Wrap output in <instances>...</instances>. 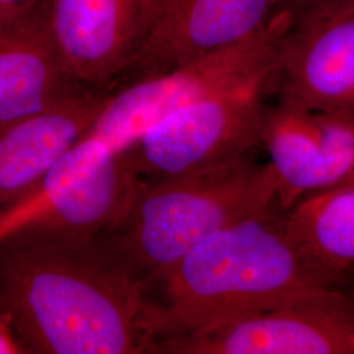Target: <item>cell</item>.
Here are the masks:
<instances>
[{
  "instance_id": "obj_1",
  "label": "cell",
  "mask_w": 354,
  "mask_h": 354,
  "mask_svg": "<svg viewBox=\"0 0 354 354\" xmlns=\"http://www.w3.org/2000/svg\"><path fill=\"white\" fill-rule=\"evenodd\" d=\"M150 295L105 234L28 232L0 245V311L28 352L151 353Z\"/></svg>"
},
{
  "instance_id": "obj_2",
  "label": "cell",
  "mask_w": 354,
  "mask_h": 354,
  "mask_svg": "<svg viewBox=\"0 0 354 354\" xmlns=\"http://www.w3.org/2000/svg\"><path fill=\"white\" fill-rule=\"evenodd\" d=\"M155 285L162 297L151 298L152 346L225 319L342 288L304 250L279 206L216 231Z\"/></svg>"
},
{
  "instance_id": "obj_3",
  "label": "cell",
  "mask_w": 354,
  "mask_h": 354,
  "mask_svg": "<svg viewBox=\"0 0 354 354\" xmlns=\"http://www.w3.org/2000/svg\"><path fill=\"white\" fill-rule=\"evenodd\" d=\"M276 206L272 165L248 156L190 176L140 178L127 214L105 236L152 286L216 231Z\"/></svg>"
},
{
  "instance_id": "obj_4",
  "label": "cell",
  "mask_w": 354,
  "mask_h": 354,
  "mask_svg": "<svg viewBox=\"0 0 354 354\" xmlns=\"http://www.w3.org/2000/svg\"><path fill=\"white\" fill-rule=\"evenodd\" d=\"M272 68L165 115L124 152L127 165L140 178L163 180L253 156L261 147Z\"/></svg>"
},
{
  "instance_id": "obj_5",
  "label": "cell",
  "mask_w": 354,
  "mask_h": 354,
  "mask_svg": "<svg viewBox=\"0 0 354 354\" xmlns=\"http://www.w3.org/2000/svg\"><path fill=\"white\" fill-rule=\"evenodd\" d=\"M138 181L124 153L87 133L35 189L0 210V245L28 232L108 234L127 214Z\"/></svg>"
},
{
  "instance_id": "obj_6",
  "label": "cell",
  "mask_w": 354,
  "mask_h": 354,
  "mask_svg": "<svg viewBox=\"0 0 354 354\" xmlns=\"http://www.w3.org/2000/svg\"><path fill=\"white\" fill-rule=\"evenodd\" d=\"M290 26V15L282 11L263 32L235 46L133 80L111 93L89 131L115 151H127L165 115L272 67Z\"/></svg>"
},
{
  "instance_id": "obj_7",
  "label": "cell",
  "mask_w": 354,
  "mask_h": 354,
  "mask_svg": "<svg viewBox=\"0 0 354 354\" xmlns=\"http://www.w3.org/2000/svg\"><path fill=\"white\" fill-rule=\"evenodd\" d=\"M151 353L354 354V294L335 288L165 339Z\"/></svg>"
},
{
  "instance_id": "obj_8",
  "label": "cell",
  "mask_w": 354,
  "mask_h": 354,
  "mask_svg": "<svg viewBox=\"0 0 354 354\" xmlns=\"http://www.w3.org/2000/svg\"><path fill=\"white\" fill-rule=\"evenodd\" d=\"M279 102L354 114V3L291 21L270 76Z\"/></svg>"
},
{
  "instance_id": "obj_9",
  "label": "cell",
  "mask_w": 354,
  "mask_h": 354,
  "mask_svg": "<svg viewBox=\"0 0 354 354\" xmlns=\"http://www.w3.org/2000/svg\"><path fill=\"white\" fill-rule=\"evenodd\" d=\"M261 147L269 155L283 212L329 189L354 169V114L308 111L277 102L266 108Z\"/></svg>"
},
{
  "instance_id": "obj_10",
  "label": "cell",
  "mask_w": 354,
  "mask_h": 354,
  "mask_svg": "<svg viewBox=\"0 0 354 354\" xmlns=\"http://www.w3.org/2000/svg\"><path fill=\"white\" fill-rule=\"evenodd\" d=\"M44 23L66 74L84 86L129 73L147 33L142 0H46Z\"/></svg>"
},
{
  "instance_id": "obj_11",
  "label": "cell",
  "mask_w": 354,
  "mask_h": 354,
  "mask_svg": "<svg viewBox=\"0 0 354 354\" xmlns=\"http://www.w3.org/2000/svg\"><path fill=\"white\" fill-rule=\"evenodd\" d=\"M281 0H174L151 26L130 71L140 79L235 46L270 26Z\"/></svg>"
},
{
  "instance_id": "obj_12",
  "label": "cell",
  "mask_w": 354,
  "mask_h": 354,
  "mask_svg": "<svg viewBox=\"0 0 354 354\" xmlns=\"http://www.w3.org/2000/svg\"><path fill=\"white\" fill-rule=\"evenodd\" d=\"M109 96L77 88L42 111L0 127V210L49 175L88 133Z\"/></svg>"
},
{
  "instance_id": "obj_13",
  "label": "cell",
  "mask_w": 354,
  "mask_h": 354,
  "mask_svg": "<svg viewBox=\"0 0 354 354\" xmlns=\"http://www.w3.org/2000/svg\"><path fill=\"white\" fill-rule=\"evenodd\" d=\"M76 89L46 33L44 8L0 32V127Z\"/></svg>"
},
{
  "instance_id": "obj_14",
  "label": "cell",
  "mask_w": 354,
  "mask_h": 354,
  "mask_svg": "<svg viewBox=\"0 0 354 354\" xmlns=\"http://www.w3.org/2000/svg\"><path fill=\"white\" fill-rule=\"evenodd\" d=\"M286 222L317 266L342 286L354 268V189L311 194L286 212Z\"/></svg>"
},
{
  "instance_id": "obj_15",
  "label": "cell",
  "mask_w": 354,
  "mask_h": 354,
  "mask_svg": "<svg viewBox=\"0 0 354 354\" xmlns=\"http://www.w3.org/2000/svg\"><path fill=\"white\" fill-rule=\"evenodd\" d=\"M46 0H0V32L39 12Z\"/></svg>"
},
{
  "instance_id": "obj_16",
  "label": "cell",
  "mask_w": 354,
  "mask_h": 354,
  "mask_svg": "<svg viewBox=\"0 0 354 354\" xmlns=\"http://www.w3.org/2000/svg\"><path fill=\"white\" fill-rule=\"evenodd\" d=\"M351 3L354 0H281V7L290 15L291 21H295Z\"/></svg>"
},
{
  "instance_id": "obj_17",
  "label": "cell",
  "mask_w": 354,
  "mask_h": 354,
  "mask_svg": "<svg viewBox=\"0 0 354 354\" xmlns=\"http://www.w3.org/2000/svg\"><path fill=\"white\" fill-rule=\"evenodd\" d=\"M28 349L7 317L0 311V354L26 353Z\"/></svg>"
},
{
  "instance_id": "obj_18",
  "label": "cell",
  "mask_w": 354,
  "mask_h": 354,
  "mask_svg": "<svg viewBox=\"0 0 354 354\" xmlns=\"http://www.w3.org/2000/svg\"><path fill=\"white\" fill-rule=\"evenodd\" d=\"M172 1L174 0H142V8H143L147 33Z\"/></svg>"
},
{
  "instance_id": "obj_19",
  "label": "cell",
  "mask_w": 354,
  "mask_h": 354,
  "mask_svg": "<svg viewBox=\"0 0 354 354\" xmlns=\"http://www.w3.org/2000/svg\"><path fill=\"white\" fill-rule=\"evenodd\" d=\"M329 189H354V169L348 176L342 178L340 183H337L336 185H333Z\"/></svg>"
}]
</instances>
